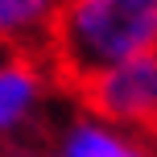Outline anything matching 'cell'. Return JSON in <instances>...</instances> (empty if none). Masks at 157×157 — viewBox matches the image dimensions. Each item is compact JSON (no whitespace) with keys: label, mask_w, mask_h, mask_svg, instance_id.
<instances>
[{"label":"cell","mask_w":157,"mask_h":157,"mask_svg":"<svg viewBox=\"0 0 157 157\" xmlns=\"http://www.w3.org/2000/svg\"><path fill=\"white\" fill-rule=\"evenodd\" d=\"M157 54V0H62L50 66L66 87Z\"/></svg>","instance_id":"obj_1"},{"label":"cell","mask_w":157,"mask_h":157,"mask_svg":"<svg viewBox=\"0 0 157 157\" xmlns=\"http://www.w3.org/2000/svg\"><path fill=\"white\" fill-rule=\"evenodd\" d=\"M62 78L41 54H8L0 58V157H25V145L37 149L50 95ZM46 157V145H41Z\"/></svg>","instance_id":"obj_2"},{"label":"cell","mask_w":157,"mask_h":157,"mask_svg":"<svg viewBox=\"0 0 157 157\" xmlns=\"http://www.w3.org/2000/svg\"><path fill=\"white\" fill-rule=\"evenodd\" d=\"M75 95L91 116L141 136H157V54L120 62L87 78L75 87Z\"/></svg>","instance_id":"obj_3"},{"label":"cell","mask_w":157,"mask_h":157,"mask_svg":"<svg viewBox=\"0 0 157 157\" xmlns=\"http://www.w3.org/2000/svg\"><path fill=\"white\" fill-rule=\"evenodd\" d=\"M46 157H157L149 136L116 128L91 112H71L50 132Z\"/></svg>","instance_id":"obj_4"},{"label":"cell","mask_w":157,"mask_h":157,"mask_svg":"<svg viewBox=\"0 0 157 157\" xmlns=\"http://www.w3.org/2000/svg\"><path fill=\"white\" fill-rule=\"evenodd\" d=\"M62 0H0V46L13 54H50Z\"/></svg>","instance_id":"obj_5"}]
</instances>
